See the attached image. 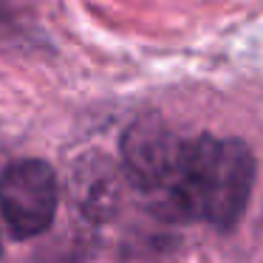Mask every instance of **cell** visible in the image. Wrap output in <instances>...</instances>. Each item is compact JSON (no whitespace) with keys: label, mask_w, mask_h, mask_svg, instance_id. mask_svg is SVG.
Segmentation results:
<instances>
[{"label":"cell","mask_w":263,"mask_h":263,"mask_svg":"<svg viewBox=\"0 0 263 263\" xmlns=\"http://www.w3.org/2000/svg\"><path fill=\"white\" fill-rule=\"evenodd\" d=\"M255 187V153L243 139L212 133L184 142L178 173L164 190V210L176 221H204L232 229L249 206Z\"/></svg>","instance_id":"1"},{"label":"cell","mask_w":263,"mask_h":263,"mask_svg":"<svg viewBox=\"0 0 263 263\" xmlns=\"http://www.w3.org/2000/svg\"><path fill=\"white\" fill-rule=\"evenodd\" d=\"M60 204L57 173L43 159H20L0 176V215L14 238H37L51 227Z\"/></svg>","instance_id":"2"},{"label":"cell","mask_w":263,"mask_h":263,"mask_svg":"<svg viewBox=\"0 0 263 263\" xmlns=\"http://www.w3.org/2000/svg\"><path fill=\"white\" fill-rule=\"evenodd\" d=\"M122 173L139 193H164L184 156V139L156 114H144L125 127L119 142Z\"/></svg>","instance_id":"3"},{"label":"cell","mask_w":263,"mask_h":263,"mask_svg":"<svg viewBox=\"0 0 263 263\" xmlns=\"http://www.w3.org/2000/svg\"><path fill=\"white\" fill-rule=\"evenodd\" d=\"M68 195L88 221H110L122 206L119 167L102 153L82 156L68 176Z\"/></svg>","instance_id":"4"},{"label":"cell","mask_w":263,"mask_h":263,"mask_svg":"<svg viewBox=\"0 0 263 263\" xmlns=\"http://www.w3.org/2000/svg\"><path fill=\"white\" fill-rule=\"evenodd\" d=\"M9 17H12V14H9V12H6V9H3V6H0V26H3V23H6V20H9Z\"/></svg>","instance_id":"5"},{"label":"cell","mask_w":263,"mask_h":263,"mask_svg":"<svg viewBox=\"0 0 263 263\" xmlns=\"http://www.w3.org/2000/svg\"><path fill=\"white\" fill-rule=\"evenodd\" d=\"M0 255H3V240H0Z\"/></svg>","instance_id":"6"}]
</instances>
